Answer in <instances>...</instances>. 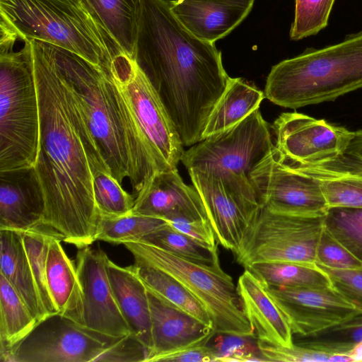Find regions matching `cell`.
I'll return each instance as SVG.
<instances>
[{"label": "cell", "mask_w": 362, "mask_h": 362, "mask_svg": "<svg viewBox=\"0 0 362 362\" xmlns=\"http://www.w3.org/2000/svg\"><path fill=\"white\" fill-rule=\"evenodd\" d=\"M217 334L212 332L203 339L180 348L160 354L152 357L148 362L179 361V362H209L217 361L218 354L214 347L208 343Z\"/></svg>", "instance_id": "cell-41"}, {"label": "cell", "mask_w": 362, "mask_h": 362, "mask_svg": "<svg viewBox=\"0 0 362 362\" xmlns=\"http://www.w3.org/2000/svg\"><path fill=\"white\" fill-rule=\"evenodd\" d=\"M37 322L12 286L0 274V351L19 343Z\"/></svg>", "instance_id": "cell-29"}, {"label": "cell", "mask_w": 362, "mask_h": 362, "mask_svg": "<svg viewBox=\"0 0 362 362\" xmlns=\"http://www.w3.org/2000/svg\"><path fill=\"white\" fill-rule=\"evenodd\" d=\"M0 16L18 38L59 47L110 73L122 52L76 0H0Z\"/></svg>", "instance_id": "cell-5"}, {"label": "cell", "mask_w": 362, "mask_h": 362, "mask_svg": "<svg viewBox=\"0 0 362 362\" xmlns=\"http://www.w3.org/2000/svg\"><path fill=\"white\" fill-rule=\"evenodd\" d=\"M92 20L134 59L140 0H76Z\"/></svg>", "instance_id": "cell-26"}, {"label": "cell", "mask_w": 362, "mask_h": 362, "mask_svg": "<svg viewBox=\"0 0 362 362\" xmlns=\"http://www.w3.org/2000/svg\"><path fill=\"white\" fill-rule=\"evenodd\" d=\"M108 257L100 248L79 249L76 269L83 298V326L112 337L130 330L116 301L107 272Z\"/></svg>", "instance_id": "cell-15"}, {"label": "cell", "mask_w": 362, "mask_h": 362, "mask_svg": "<svg viewBox=\"0 0 362 362\" xmlns=\"http://www.w3.org/2000/svg\"><path fill=\"white\" fill-rule=\"evenodd\" d=\"M107 272L130 333L140 341L148 354L152 348V334L146 287L135 272L133 265L123 267L108 259Z\"/></svg>", "instance_id": "cell-22"}, {"label": "cell", "mask_w": 362, "mask_h": 362, "mask_svg": "<svg viewBox=\"0 0 362 362\" xmlns=\"http://www.w3.org/2000/svg\"><path fill=\"white\" fill-rule=\"evenodd\" d=\"M258 348L267 361L282 362H350L346 354H328L295 344L290 348L257 340Z\"/></svg>", "instance_id": "cell-38"}, {"label": "cell", "mask_w": 362, "mask_h": 362, "mask_svg": "<svg viewBox=\"0 0 362 362\" xmlns=\"http://www.w3.org/2000/svg\"><path fill=\"white\" fill-rule=\"evenodd\" d=\"M0 52V171L35 164L40 111L30 41Z\"/></svg>", "instance_id": "cell-6"}, {"label": "cell", "mask_w": 362, "mask_h": 362, "mask_svg": "<svg viewBox=\"0 0 362 362\" xmlns=\"http://www.w3.org/2000/svg\"><path fill=\"white\" fill-rule=\"evenodd\" d=\"M0 274L38 322L47 317L25 249L23 233L0 230Z\"/></svg>", "instance_id": "cell-24"}, {"label": "cell", "mask_w": 362, "mask_h": 362, "mask_svg": "<svg viewBox=\"0 0 362 362\" xmlns=\"http://www.w3.org/2000/svg\"><path fill=\"white\" fill-rule=\"evenodd\" d=\"M264 286L297 337L312 335L360 313L332 288Z\"/></svg>", "instance_id": "cell-16"}, {"label": "cell", "mask_w": 362, "mask_h": 362, "mask_svg": "<svg viewBox=\"0 0 362 362\" xmlns=\"http://www.w3.org/2000/svg\"><path fill=\"white\" fill-rule=\"evenodd\" d=\"M254 0H176L170 8L194 36L215 42L229 34L248 15Z\"/></svg>", "instance_id": "cell-19"}, {"label": "cell", "mask_w": 362, "mask_h": 362, "mask_svg": "<svg viewBox=\"0 0 362 362\" xmlns=\"http://www.w3.org/2000/svg\"><path fill=\"white\" fill-rule=\"evenodd\" d=\"M351 362H362V341L356 345L346 354Z\"/></svg>", "instance_id": "cell-47"}, {"label": "cell", "mask_w": 362, "mask_h": 362, "mask_svg": "<svg viewBox=\"0 0 362 362\" xmlns=\"http://www.w3.org/2000/svg\"><path fill=\"white\" fill-rule=\"evenodd\" d=\"M188 173L218 244L237 254L249 224L262 207L250 177L197 169Z\"/></svg>", "instance_id": "cell-10"}, {"label": "cell", "mask_w": 362, "mask_h": 362, "mask_svg": "<svg viewBox=\"0 0 362 362\" xmlns=\"http://www.w3.org/2000/svg\"><path fill=\"white\" fill-rule=\"evenodd\" d=\"M139 240L202 263L213 264L219 262L218 247L212 249L206 247L177 230L169 223Z\"/></svg>", "instance_id": "cell-34"}, {"label": "cell", "mask_w": 362, "mask_h": 362, "mask_svg": "<svg viewBox=\"0 0 362 362\" xmlns=\"http://www.w3.org/2000/svg\"><path fill=\"white\" fill-rule=\"evenodd\" d=\"M164 220L177 230L212 249L218 247L214 229L209 221L182 215H173Z\"/></svg>", "instance_id": "cell-44"}, {"label": "cell", "mask_w": 362, "mask_h": 362, "mask_svg": "<svg viewBox=\"0 0 362 362\" xmlns=\"http://www.w3.org/2000/svg\"><path fill=\"white\" fill-rule=\"evenodd\" d=\"M325 226L354 256L362 261V209L329 208Z\"/></svg>", "instance_id": "cell-36"}, {"label": "cell", "mask_w": 362, "mask_h": 362, "mask_svg": "<svg viewBox=\"0 0 362 362\" xmlns=\"http://www.w3.org/2000/svg\"><path fill=\"white\" fill-rule=\"evenodd\" d=\"M236 286L254 337L269 344L292 347L294 341L290 325L264 283L245 268Z\"/></svg>", "instance_id": "cell-20"}, {"label": "cell", "mask_w": 362, "mask_h": 362, "mask_svg": "<svg viewBox=\"0 0 362 362\" xmlns=\"http://www.w3.org/2000/svg\"><path fill=\"white\" fill-rule=\"evenodd\" d=\"M335 0H295L290 38L299 40L317 34L327 25Z\"/></svg>", "instance_id": "cell-37"}, {"label": "cell", "mask_w": 362, "mask_h": 362, "mask_svg": "<svg viewBox=\"0 0 362 362\" xmlns=\"http://www.w3.org/2000/svg\"><path fill=\"white\" fill-rule=\"evenodd\" d=\"M134 60L148 78L184 146L203 140L215 105L230 77L214 42L192 34L169 0H140Z\"/></svg>", "instance_id": "cell-2"}, {"label": "cell", "mask_w": 362, "mask_h": 362, "mask_svg": "<svg viewBox=\"0 0 362 362\" xmlns=\"http://www.w3.org/2000/svg\"><path fill=\"white\" fill-rule=\"evenodd\" d=\"M249 177L261 206L271 211L323 216L329 209L319 182L288 163L274 145Z\"/></svg>", "instance_id": "cell-13"}, {"label": "cell", "mask_w": 362, "mask_h": 362, "mask_svg": "<svg viewBox=\"0 0 362 362\" xmlns=\"http://www.w3.org/2000/svg\"><path fill=\"white\" fill-rule=\"evenodd\" d=\"M123 245L134 260L168 274L183 286L208 313L217 334L254 337L237 286L220 262L191 260L141 240Z\"/></svg>", "instance_id": "cell-7"}, {"label": "cell", "mask_w": 362, "mask_h": 362, "mask_svg": "<svg viewBox=\"0 0 362 362\" xmlns=\"http://www.w3.org/2000/svg\"><path fill=\"white\" fill-rule=\"evenodd\" d=\"M168 224V221L160 218L133 213L115 218L100 217L95 239L123 244L139 240Z\"/></svg>", "instance_id": "cell-32"}, {"label": "cell", "mask_w": 362, "mask_h": 362, "mask_svg": "<svg viewBox=\"0 0 362 362\" xmlns=\"http://www.w3.org/2000/svg\"><path fill=\"white\" fill-rule=\"evenodd\" d=\"M95 206L100 217L115 218L132 213L135 196L128 193L108 173H92Z\"/></svg>", "instance_id": "cell-35"}, {"label": "cell", "mask_w": 362, "mask_h": 362, "mask_svg": "<svg viewBox=\"0 0 362 362\" xmlns=\"http://www.w3.org/2000/svg\"><path fill=\"white\" fill-rule=\"evenodd\" d=\"M57 236L50 240L47 257V281L58 313L82 325L83 298L76 264Z\"/></svg>", "instance_id": "cell-25"}, {"label": "cell", "mask_w": 362, "mask_h": 362, "mask_svg": "<svg viewBox=\"0 0 362 362\" xmlns=\"http://www.w3.org/2000/svg\"><path fill=\"white\" fill-rule=\"evenodd\" d=\"M40 111L34 168L45 202L42 225L78 249L96 240L100 216L91 170L107 169L47 42L30 40Z\"/></svg>", "instance_id": "cell-1"}, {"label": "cell", "mask_w": 362, "mask_h": 362, "mask_svg": "<svg viewBox=\"0 0 362 362\" xmlns=\"http://www.w3.org/2000/svg\"><path fill=\"white\" fill-rule=\"evenodd\" d=\"M265 98L264 92L241 78H231L215 105L203 133V139L238 124L255 110Z\"/></svg>", "instance_id": "cell-27"}, {"label": "cell", "mask_w": 362, "mask_h": 362, "mask_svg": "<svg viewBox=\"0 0 362 362\" xmlns=\"http://www.w3.org/2000/svg\"><path fill=\"white\" fill-rule=\"evenodd\" d=\"M134 269L146 287L165 302L213 328L212 321L194 297L168 274L134 260Z\"/></svg>", "instance_id": "cell-28"}, {"label": "cell", "mask_w": 362, "mask_h": 362, "mask_svg": "<svg viewBox=\"0 0 362 362\" xmlns=\"http://www.w3.org/2000/svg\"><path fill=\"white\" fill-rule=\"evenodd\" d=\"M45 209L34 166L0 171V230L23 233L41 226Z\"/></svg>", "instance_id": "cell-17"}, {"label": "cell", "mask_w": 362, "mask_h": 362, "mask_svg": "<svg viewBox=\"0 0 362 362\" xmlns=\"http://www.w3.org/2000/svg\"><path fill=\"white\" fill-rule=\"evenodd\" d=\"M18 35L9 25L0 18V52L12 51Z\"/></svg>", "instance_id": "cell-45"}, {"label": "cell", "mask_w": 362, "mask_h": 362, "mask_svg": "<svg viewBox=\"0 0 362 362\" xmlns=\"http://www.w3.org/2000/svg\"><path fill=\"white\" fill-rule=\"evenodd\" d=\"M54 235L42 226L23 232V243L27 256L41 301L48 316L58 313L49 293L47 281L48 247L50 240Z\"/></svg>", "instance_id": "cell-33"}, {"label": "cell", "mask_w": 362, "mask_h": 362, "mask_svg": "<svg viewBox=\"0 0 362 362\" xmlns=\"http://www.w3.org/2000/svg\"><path fill=\"white\" fill-rule=\"evenodd\" d=\"M111 74L147 140L160 171L177 169L185 153L178 132L156 90L134 59L112 60Z\"/></svg>", "instance_id": "cell-9"}, {"label": "cell", "mask_w": 362, "mask_h": 362, "mask_svg": "<svg viewBox=\"0 0 362 362\" xmlns=\"http://www.w3.org/2000/svg\"><path fill=\"white\" fill-rule=\"evenodd\" d=\"M324 228L325 216L282 214L262 206L249 224L236 259L245 268L259 262L315 264Z\"/></svg>", "instance_id": "cell-8"}, {"label": "cell", "mask_w": 362, "mask_h": 362, "mask_svg": "<svg viewBox=\"0 0 362 362\" xmlns=\"http://www.w3.org/2000/svg\"><path fill=\"white\" fill-rule=\"evenodd\" d=\"M315 264L336 269L362 268V261L339 243L325 226L317 247Z\"/></svg>", "instance_id": "cell-39"}, {"label": "cell", "mask_w": 362, "mask_h": 362, "mask_svg": "<svg viewBox=\"0 0 362 362\" xmlns=\"http://www.w3.org/2000/svg\"><path fill=\"white\" fill-rule=\"evenodd\" d=\"M117 338L55 313L38 322L13 347L0 351V359L2 362H95Z\"/></svg>", "instance_id": "cell-12"}, {"label": "cell", "mask_w": 362, "mask_h": 362, "mask_svg": "<svg viewBox=\"0 0 362 362\" xmlns=\"http://www.w3.org/2000/svg\"><path fill=\"white\" fill-rule=\"evenodd\" d=\"M264 284L288 288H332L327 274L315 264L259 262L247 267Z\"/></svg>", "instance_id": "cell-30"}, {"label": "cell", "mask_w": 362, "mask_h": 362, "mask_svg": "<svg viewBox=\"0 0 362 362\" xmlns=\"http://www.w3.org/2000/svg\"><path fill=\"white\" fill-rule=\"evenodd\" d=\"M362 341V313L307 337H298L295 344L315 351L347 354Z\"/></svg>", "instance_id": "cell-31"}, {"label": "cell", "mask_w": 362, "mask_h": 362, "mask_svg": "<svg viewBox=\"0 0 362 362\" xmlns=\"http://www.w3.org/2000/svg\"><path fill=\"white\" fill-rule=\"evenodd\" d=\"M247 337L229 335L219 341L214 347L218 354L217 361H267L258 345L254 347Z\"/></svg>", "instance_id": "cell-42"}, {"label": "cell", "mask_w": 362, "mask_h": 362, "mask_svg": "<svg viewBox=\"0 0 362 362\" xmlns=\"http://www.w3.org/2000/svg\"><path fill=\"white\" fill-rule=\"evenodd\" d=\"M286 162L319 182L329 209H362V165L359 163L345 154L314 165Z\"/></svg>", "instance_id": "cell-23"}, {"label": "cell", "mask_w": 362, "mask_h": 362, "mask_svg": "<svg viewBox=\"0 0 362 362\" xmlns=\"http://www.w3.org/2000/svg\"><path fill=\"white\" fill-rule=\"evenodd\" d=\"M47 44L110 175L127 179L136 197L160 170L122 92L110 72Z\"/></svg>", "instance_id": "cell-3"}, {"label": "cell", "mask_w": 362, "mask_h": 362, "mask_svg": "<svg viewBox=\"0 0 362 362\" xmlns=\"http://www.w3.org/2000/svg\"><path fill=\"white\" fill-rule=\"evenodd\" d=\"M274 144L259 109L233 127L185 151L181 162L188 170L231 173L249 177Z\"/></svg>", "instance_id": "cell-11"}, {"label": "cell", "mask_w": 362, "mask_h": 362, "mask_svg": "<svg viewBox=\"0 0 362 362\" xmlns=\"http://www.w3.org/2000/svg\"><path fill=\"white\" fill-rule=\"evenodd\" d=\"M361 88L362 31L335 45L307 48L273 66L264 93L275 105L297 109Z\"/></svg>", "instance_id": "cell-4"}, {"label": "cell", "mask_w": 362, "mask_h": 362, "mask_svg": "<svg viewBox=\"0 0 362 362\" xmlns=\"http://www.w3.org/2000/svg\"><path fill=\"white\" fill-rule=\"evenodd\" d=\"M146 289L151 311L152 348L144 362H148L156 355L200 340L215 331Z\"/></svg>", "instance_id": "cell-21"}, {"label": "cell", "mask_w": 362, "mask_h": 362, "mask_svg": "<svg viewBox=\"0 0 362 362\" xmlns=\"http://www.w3.org/2000/svg\"><path fill=\"white\" fill-rule=\"evenodd\" d=\"M316 265L327 274L332 288L362 313V268L336 269Z\"/></svg>", "instance_id": "cell-40"}, {"label": "cell", "mask_w": 362, "mask_h": 362, "mask_svg": "<svg viewBox=\"0 0 362 362\" xmlns=\"http://www.w3.org/2000/svg\"><path fill=\"white\" fill-rule=\"evenodd\" d=\"M132 213L163 219L182 215L209 221L198 192L183 182L177 169L157 172L136 196Z\"/></svg>", "instance_id": "cell-18"}, {"label": "cell", "mask_w": 362, "mask_h": 362, "mask_svg": "<svg viewBox=\"0 0 362 362\" xmlns=\"http://www.w3.org/2000/svg\"><path fill=\"white\" fill-rule=\"evenodd\" d=\"M275 146L288 163L314 165L345 154L354 132L305 114L284 112L274 122Z\"/></svg>", "instance_id": "cell-14"}, {"label": "cell", "mask_w": 362, "mask_h": 362, "mask_svg": "<svg viewBox=\"0 0 362 362\" xmlns=\"http://www.w3.org/2000/svg\"><path fill=\"white\" fill-rule=\"evenodd\" d=\"M146 354L144 345L129 333L116 339L95 362H144Z\"/></svg>", "instance_id": "cell-43"}, {"label": "cell", "mask_w": 362, "mask_h": 362, "mask_svg": "<svg viewBox=\"0 0 362 362\" xmlns=\"http://www.w3.org/2000/svg\"><path fill=\"white\" fill-rule=\"evenodd\" d=\"M345 155L362 165V129L354 132Z\"/></svg>", "instance_id": "cell-46"}]
</instances>
